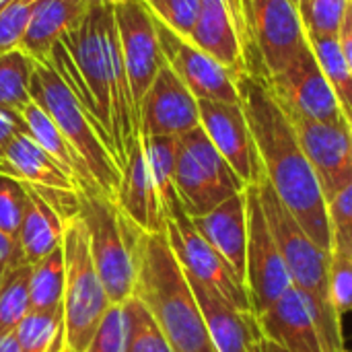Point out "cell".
I'll return each instance as SVG.
<instances>
[{"instance_id":"cell-27","label":"cell","mask_w":352,"mask_h":352,"mask_svg":"<svg viewBox=\"0 0 352 352\" xmlns=\"http://www.w3.org/2000/svg\"><path fill=\"white\" fill-rule=\"evenodd\" d=\"M307 41L334 91L342 116L346 118L349 126L352 128V70L342 54L338 37L307 35Z\"/></svg>"},{"instance_id":"cell-1","label":"cell","mask_w":352,"mask_h":352,"mask_svg":"<svg viewBox=\"0 0 352 352\" xmlns=\"http://www.w3.org/2000/svg\"><path fill=\"white\" fill-rule=\"evenodd\" d=\"M235 85L268 182L305 233L332 256V227L326 198L289 116L264 76L245 72L235 78Z\"/></svg>"},{"instance_id":"cell-47","label":"cell","mask_w":352,"mask_h":352,"mask_svg":"<svg viewBox=\"0 0 352 352\" xmlns=\"http://www.w3.org/2000/svg\"><path fill=\"white\" fill-rule=\"evenodd\" d=\"M56 352H66V344H64V346H60Z\"/></svg>"},{"instance_id":"cell-21","label":"cell","mask_w":352,"mask_h":352,"mask_svg":"<svg viewBox=\"0 0 352 352\" xmlns=\"http://www.w3.org/2000/svg\"><path fill=\"white\" fill-rule=\"evenodd\" d=\"M0 173L33 188L78 192L74 177L25 132L8 142L0 157Z\"/></svg>"},{"instance_id":"cell-12","label":"cell","mask_w":352,"mask_h":352,"mask_svg":"<svg viewBox=\"0 0 352 352\" xmlns=\"http://www.w3.org/2000/svg\"><path fill=\"white\" fill-rule=\"evenodd\" d=\"M113 16L130 89L140 111L142 97L165 64L155 16L144 0H124L113 4Z\"/></svg>"},{"instance_id":"cell-49","label":"cell","mask_w":352,"mask_h":352,"mask_svg":"<svg viewBox=\"0 0 352 352\" xmlns=\"http://www.w3.org/2000/svg\"><path fill=\"white\" fill-rule=\"evenodd\" d=\"M66 352H70V351H68V349H66Z\"/></svg>"},{"instance_id":"cell-37","label":"cell","mask_w":352,"mask_h":352,"mask_svg":"<svg viewBox=\"0 0 352 352\" xmlns=\"http://www.w3.org/2000/svg\"><path fill=\"white\" fill-rule=\"evenodd\" d=\"M332 227V252L352 258V182L328 202Z\"/></svg>"},{"instance_id":"cell-15","label":"cell","mask_w":352,"mask_h":352,"mask_svg":"<svg viewBox=\"0 0 352 352\" xmlns=\"http://www.w3.org/2000/svg\"><path fill=\"white\" fill-rule=\"evenodd\" d=\"M200 126L245 186L262 179L264 167L241 103L198 99Z\"/></svg>"},{"instance_id":"cell-25","label":"cell","mask_w":352,"mask_h":352,"mask_svg":"<svg viewBox=\"0 0 352 352\" xmlns=\"http://www.w3.org/2000/svg\"><path fill=\"white\" fill-rule=\"evenodd\" d=\"M35 60L14 47L0 54V111L21 118L31 99V76Z\"/></svg>"},{"instance_id":"cell-35","label":"cell","mask_w":352,"mask_h":352,"mask_svg":"<svg viewBox=\"0 0 352 352\" xmlns=\"http://www.w3.org/2000/svg\"><path fill=\"white\" fill-rule=\"evenodd\" d=\"M144 4L159 23L188 39L198 21L202 0H144Z\"/></svg>"},{"instance_id":"cell-5","label":"cell","mask_w":352,"mask_h":352,"mask_svg":"<svg viewBox=\"0 0 352 352\" xmlns=\"http://www.w3.org/2000/svg\"><path fill=\"white\" fill-rule=\"evenodd\" d=\"M64 344L70 352H85L111 301L103 289L89 250L87 227L80 217L64 223Z\"/></svg>"},{"instance_id":"cell-19","label":"cell","mask_w":352,"mask_h":352,"mask_svg":"<svg viewBox=\"0 0 352 352\" xmlns=\"http://www.w3.org/2000/svg\"><path fill=\"white\" fill-rule=\"evenodd\" d=\"M188 276V274H186ZM196 301L202 309L208 336L217 352H252L256 338L262 336L256 324V316L239 311L223 295L208 285L188 276Z\"/></svg>"},{"instance_id":"cell-42","label":"cell","mask_w":352,"mask_h":352,"mask_svg":"<svg viewBox=\"0 0 352 352\" xmlns=\"http://www.w3.org/2000/svg\"><path fill=\"white\" fill-rule=\"evenodd\" d=\"M252 352H289V351H287V349H283V346H278L276 342H272V340L264 338V336H258V338H256V344H254V351Z\"/></svg>"},{"instance_id":"cell-6","label":"cell","mask_w":352,"mask_h":352,"mask_svg":"<svg viewBox=\"0 0 352 352\" xmlns=\"http://www.w3.org/2000/svg\"><path fill=\"white\" fill-rule=\"evenodd\" d=\"M78 217L87 227L91 258L109 301L124 303L136 285L128 217L99 190H78Z\"/></svg>"},{"instance_id":"cell-34","label":"cell","mask_w":352,"mask_h":352,"mask_svg":"<svg viewBox=\"0 0 352 352\" xmlns=\"http://www.w3.org/2000/svg\"><path fill=\"white\" fill-rule=\"evenodd\" d=\"M128 324L122 303H111L93 332L85 352H126Z\"/></svg>"},{"instance_id":"cell-46","label":"cell","mask_w":352,"mask_h":352,"mask_svg":"<svg viewBox=\"0 0 352 352\" xmlns=\"http://www.w3.org/2000/svg\"><path fill=\"white\" fill-rule=\"evenodd\" d=\"M8 2H10V0H0V10H2V8H4V6L8 4Z\"/></svg>"},{"instance_id":"cell-8","label":"cell","mask_w":352,"mask_h":352,"mask_svg":"<svg viewBox=\"0 0 352 352\" xmlns=\"http://www.w3.org/2000/svg\"><path fill=\"white\" fill-rule=\"evenodd\" d=\"M248 208V258H245V291L254 316L268 311L291 287V274L280 250L268 227L256 184L245 188Z\"/></svg>"},{"instance_id":"cell-18","label":"cell","mask_w":352,"mask_h":352,"mask_svg":"<svg viewBox=\"0 0 352 352\" xmlns=\"http://www.w3.org/2000/svg\"><path fill=\"white\" fill-rule=\"evenodd\" d=\"M196 231L208 245L229 264L233 274L245 287V258H248V208L245 190L227 198L214 210L192 219Z\"/></svg>"},{"instance_id":"cell-23","label":"cell","mask_w":352,"mask_h":352,"mask_svg":"<svg viewBox=\"0 0 352 352\" xmlns=\"http://www.w3.org/2000/svg\"><path fill=\"white\" fill-rule=\"evenodd\" d=\"M25 188H27V204L14 239L25 264L33 266L62 245L64 221L41 198V194L35 188L31 186Z\"/></svg>"},{"instance_id":"cell-40","label":"cell","mask_w":352,"mask_h":352,"mask_svg":"<svg viewBox=\"0 0 352 352\" xmlns=\"http://www.w3.org/2000/svg\"><path fill=\"white\" fill-rule=\"evenodd\" d=\"M12 262H25V260L19 252L16 239L0 231V270H4Z\"/></svg>"},{"instance_id":"cell-32","label":"cell","mask_w":352,"mask_h":352,"mask_svg":"<svg viewBox=\"0 0 352 352\" xmlns=\"http://www.w3.org/2000/svg\"><path fill=\"white\" fill-rule=\"evenodd\" d=\"M122 305L128 324L126 352H173L169 340L165 338V334L138 297L132 295Z\"/></svg>"},{"instance_id":"cell-45","label":"cell","mask_w":352,"mask_h":352,"mask_svg":"<svg viewBox=\"0 0 352 352\" xmlns=\"http://www.w3.org/2000/svg\"><path fill=\"white\" fill-rule=\"evenodd\" d=\"M291 2H293V4H295V6H297V10H299V8H301V6H303V4H307V2H309V0H291Z\"/></svg>"},{"instance_id":"cell-41","label":"cell","mask_w":352,"mask_h":352,"mask_svg":"<svg viewBox=\"0 0 352 352\" xmlns=\"http://www.w3.org/2000/svg\"><path fill=\"white\" fill-rule=\"evenodd\" d=\"M338 41H340L342 54H344V58H346V62H349L352 70V0H349V8H346L342 29L338 33Z\"/></svg>"},{"instance_id":"cell-44","label":"cell","mask_w":352,"mask_h":352,"mask_svg":"<svg viewBox=\"0 0 352 352\" xmlns=\"http://www.w3.org/2000/svg\"><path fill=\"white\" fill-rule=\"evenodd\" d=\"M89 6H95V4H118V2H124V0H85Z\"/></svg>"},{"instance_id":"cell-16","label":"cell","mask_w":352,"mask_h":352,"mask_svg":"<svg viewBox=\"0 0 352 352\" xmlns=\"http://www.w3.org/2000/svg\"><path fill=\"white\" fill-rule=\"evenodd\" d=\"M200 126L198 99L165 62L140 103L142 136H184Z\"/></svg>"},{"instance_id":"cell-9","label":"cell","mask_w":352,"mask_h":352,"mask_svg":"<svg viewBox=\"0 0 352 352\" xmlns=\"http://www.w3.org/2000/svg\"><path fill=\"white\" fill-rule=\"evenodd\" d=\"M165 235L169 245L184 268V272L223 295L231 305L243 314H252V303L245 287L233 274L229 264L208 245V241L196 231L192 219L186 214L184 206L177 204L165 214Z\"/></svg>"},{"instance_id":"cell-31","label":"cell","mask_w":352,"mask_h":352,"mask_svg":"<svg viewBox=\"0 0 352 352\" xmlns=\"http://www.w3.org/2000/svg\"><path fill=\"white\" fill-rule=\"evenodd\" d=\"M330 299L338 322L340 352L352 351V258L332 252Z\"/></svg>"},{"instance_id":"cell-13","label":"cell","mask_w":352,"mask_h":352,"mask_svg":"<svg viewBox=\"0 0 352 352\" xmlns=\"http://www.w3.org/2000/svg\"><path fill=\"white\" fill-rule=\"evenodd\" d=\"M285 113L295 128L299 144L328 202L352 182V128L349 124L338 126L289 111Z\"/></svg>"},{"instance_id":"cell-30","label":"cell","mask_w":352,"mask_h":352,"mask_svg":"<svg viewBox=\"0 0 352 352\" xmlns=\"http://www.w3.org/2000/svg\"><path fill=\"white\" fill-rule=\"evenodd\" d=\"M29 264L12 262L0 280V338L10 336L21 320L31 311L29 305Z\"/></svg>"},{"instance_id":"cell-38","label":"cell","mask_w":352,"mask_h":352,"mask_svg":"<svg viewBox=\"0 0 352 352\" xmlns=\"http://www.w3.org/2000/svg\"><path fill=\"white\" fill-rule=\"evenodd\" d=\"M27 204L25 184L0 173V231L16 237Z\"/></svg>"},{"instance_id":"cell-43","label":"cell","mask_w":352,"mask_h":352,"mask_svg":"<svg viewBox=\"0 0 352 352\" xmlns=\"http://www.w3.org/2000/svg\"><path fill=\"white\" fill-rule=\"evenodd\" d=\"M0 352H21V349H19V344H16V340H14L12 334L0 338Z\"/></svg>"},{"instance_id":"cell-11","label":"cell","mask_w":352,"mask_h":352,"mask_svg":"<svg viewBox=\"0 0 352 352\" xmlns=\"http://www.w3.org/2000/svg\"><path fill=\"white\" fill-rule=\"evenodd\" d=\"M245 10L264 78L280 72L307 47L303 21L291 0H245Z\"/></svg>"},{"instance_id":"cell-24","label":"cell","mask_w":352,"mask_h":352,"mask_svg":"<svg viewBox=\"0 0 352 352\" xmlns=\"http://www.w3.org/2000/svg\"><path fill=\"white\" fill-rule=\"evenodd\" d=\"M21 120H23L25 134H29L47 155H52L74 177V182L78 184V190H97L78 153L64 138V134L58 130L54 120L35 101H31L23 109Z\"/></svg>"},{"instance_id":"cell-29","label":"cell","mask_w":352,"mask_h":352,"mask_svg":"<svg viewBox=\"0 0 352 352\" xmlns=\"http://www.w3.org/2000/svg\"><path fill=\"white\" fill-rule=\"evenodd\" d=\"M64 254L62 245L29 268V305L37 311L62 307L64 297Z\"/></svg>"},{"instance_id":"cell-28","label":"cell","mask_w":352,"mask_h":352,"mask_svg":"<svg viewBox=\"0 0 352 352\" xmlns=\"http://www.w3.org/2000/svg\"><path fill=\"white\" fill-rule=\"evenodd\" d=\"M21 352H56L64 346V309H31L12 332Z\"/></svg>"},{"instance_id":"cell-10","label":"cell","mask_w":352,"mask_h":352,"mask_svg":"<svg viewBox=\"0 0 352 352\" xmlns=\"http://www.w3.org/2000/svg\"><path fill=\"white\" fill-rule=\"evenodd\" d=\"M266 80L285 111L326 124H349L309 41L280 72Z\"/></svg>"},{"instance_id":"cell-26","label":"cell","mask_w":352,"mask_h":352,"mask_svg":"<svg viewBox=\"0 0 352 352\" xmlns=\"http://www.w3.org/2000/svg\"><path fill=\"white\" fill-rule=\"evenodd\" d=\"M142 146L146 155V163L155 182V190L167 214L173 206L182 204L177 190H175V161H177V144L179 138L175 136H142Z\"/></svg>"},{"instance_id":"cell-22","label":"cell","mask_w":352,"mask_h":352,"mask_svg":"<svg viewBox=\"0 0 352 352\" xmlns=\"http://www.w3.org/2000/svg\"><path fill=\"white\" fill-rule=\"evenodd\" d=\"M87 10L89 4L85 0H43L35 10L19 50L35 62L47 60L52 47L82 21Z\"/></svg>"},{"instance_id":"cell-3","label":"cell","mask_w":352,"mask_h":352,"mask_svg":"<svg viewBox=\"0 0 352 352\" xmlns=\"http://www.w3.org/2000/svg\"><path fill=\"white\" fill-rule=\"evenodd\" d=\"M260 202L272 231V237L280 250V256L291 274L293 287L299 289L316 316L320 326L326 352H340V334L338 322L330 299V262L332 256L324 252L299 225L293 212L274 192L266 173L256 184Z\"/></svg>"},{"instance_id":"cell-39","label":"cell","mask_w":352,"mask_h":352,"mask_svg":"<svg viewBox=\"0 0 352 352\" xmlns=\"http://www.w3.org/2000/svg\"><path fill=\"white\" fill-rule=\"evenodd\" d=\"M19 132H25L23 120L0 111V157H2V153L6 151L8 142H10Z\"/></svg>"},{"instance_id":"cell-14","label":"cell","mask_w":352,"mask_h":352,"mask_svg":"<svg viewBox=\"0 0 352 352\" xmlns=\"http://www.w3.org/2000/svg\"><path fill=\"white\" fill-rule=\"evenodd\" d=\"M159 45L169 68L184 80L196 99L239 103V91L231 72L212 56L196 47L190 39L177 35L155 19Z\"/></svg>"},{"instance_id":"cell-2","label":"cell","mask_w":352,"mask_h":352,"mask_svg":"<svg viewBox=\"0 0 352 352\" xmlns=\"http://www.w3.org/2000/svg\"><path fill=\"white\" fill-rule=\"evenodd\" d=\"M130 243L136 268L134 297L148 309L173 352H217L167 235L146 233L130 221Z\"/></svg>"},{"instance_id":"cell-20","label":"cell","mask_w":352,"mask_h":352,"mask_svg":"<svg viewBox=\"0 0 352 352\" xmlns=\"http://www.w3.org/2000/svg\"><path fill=\"white\" fill-rule=\"evenodd\" d=\"M118 206L142 231L165 233V214L146 163L142 138L134 142V146L128 151L124 159Z\"/></svg>"},{"instance_id":"cell-48","label":"cell","mask_w":352,"mask_h":352,"mask_svg":"<svg viewBox=\"0 0 352 352\" xmlns=\"http://www.w3.org/2000/svg\"><path fill=\"white\" fill-rule=\"evenodd\" d=\"M342 352H352V351H342Z\"/></svg>"},{"instance_id":"cell-36","label":"cell","mask_w":352,"mask_h":352,"mask_svg":"<svg viewBox=\"0 0 352 352\" xmlns=\"http://www.w3.org/2000/svg\"><path fill=\"white\" fill-rule=\"evenodd\" d=\"M41 2L43 0H10L0 10V54L19 47Z\"/></svg>"},{"instance_id":"cell-4","label":"cell","mask_w":352,"mask_h":352,"mask_svg":"<svg viewBox=\"0 0 352 352\" xmlns=\"http://www.w3.org/2000/svg\"><path fill=\"white\" fill-rule=\"evenodd\" d=\"M31 99L54 120L58 130L78 153L97 190L118 204L122 169L116 161L113 146L47 60L35 62Z\"/></svg>"},{"instance_id":"cell-33","label":"cell","mask_w":352,"mask_h":352,"mask_svg":"<svg viewBox=\"0 0 352 352\" xmlns=\"http://www.w3.org/2000/svg\"><path fill=\"white\" fill-rule=\"evenodd\" d=\"M346 8L349 0H309L299 8V16L307 35L338 37L346 16Z\"/></svg>"},{"instance_id":"cell-7","label":"cell","mask_w":352,"mask_h":352,"mask_svg":"<svg viewBox=\"0 0 352 352\" xmlns=\"http://www.w3.org/2000/svg\"><path fill=\"white\" fill-rule=\"evenodd\" d=\"M248 186L214 148L202 126L179 136L175 161V190L190 219L202 217L241 194Z\"/></svg>"},{"instance_id":"cell-17","label":"cell","mask_w":352,"mask_h":352,"mask_svg":"<svg viewBox=\"0 0 352 352\" xmlns=\"http://www.w3.org/2000/svg\"><path fill=\"white\" fill-rule=\"evenodd\" d=\"M264 338L289 352H326L324 338L307 297L291 287L268 311L256 318Z\"/></svg>"}]
</instances>
